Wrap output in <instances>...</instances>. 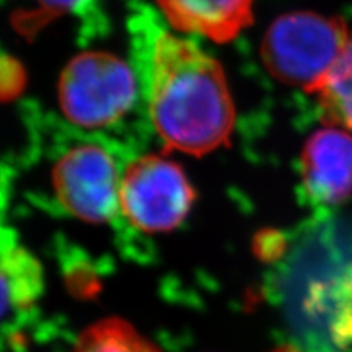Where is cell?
Listing matches in <instances>:
<instances>
[{
  "label": "cell",
  "mask_w": 352,
  "mask_h": 352,
  "mask_svg": "<svg viewBox=\"0 0 352 352\" xmlns=\"http://www.w3.org/2000/svg\"><path fill=\"white\" fill-rule=\"evenodd\" d=\"M122 169L102 142L82 141L62 153L52 169V186L66 213L90 225L110 222L119 212Z\"/></svg>",
  "instance_id": "5b68a950"
},
{
  "label": "cell",
  "mask_w": 352,
  "mask_h": 352,
  "mask_svg": "<svg viewBox=\"0 0 352 352\" xmlns=\"http://www.w3.org/2000/svg\"><path fill=\"white\" fill-rule=\"evenodd\" d=\"M154 3L173 31L228 43L251 25L254 0H154Z\"/></svg>",
  "instance_id": "52a82bcc"
},
{
  "label": "cell",
  "mask_w": 352,
  "mask_h": 352,
  "mask_svg": "<svg viewBox=\"0 0 352 352\" xmlns=\"http://www.w3.org/2000/svg\"><path fill=\"white\" fill-rule=\"evenodd\" d=\"M270 352H300V351L296 349L295 346H292V345H279V346H276L274 349H272Z\"/></svg>",
  "instance_id": "7c38bea8"
},
{
  "label": "cell",
  "mask_w": 352,
  "mask_h": 352,
  "mask_svg": "<svg viewBox=\"0 0 352 352\" xmlns=\"http://www.w3.org/2000/svg\"><path fill=\"white\" fill-rule=\"evenodd\" d=\"M305 195L318 206H338L352 195V134L326 125L308 137L301 153Z\"/></svg>",
  "instance_id": "8992f818"
},
{
  "label": "cell",
  "mask_w": 352,
  "mask_h": 352,
  "mask_svg": "<svg viewBox=\"0 0 352 352\" xmlns=\"http://www.w3.org/2000/svg\"><path fill=\"white\" fill-rule=\"evenodd\" d=\"M71 352H163L122 317H106L87 326Z\"/></svg>",
  "instance_id": "9c48e42d"
},
{
  "label": "cell",
  "mask_w": 352,
  "mask_h": 352,
  "mask_svg": "<svg viewBox=\"0 0 352 352\" xmlns=\"http://www.w3.org/2000/svg\"><path fill=\"white\" fill-rule=\"evenodd\" d=\"M34 5L19 10L12 16V25L18 34L31 38L53 21L82 9L87 0H32Z\"/></svg>",
  "instance_id": "8fae6325"
},
{
  "label": "cell",
  "mask_w": 352,
  "mask_h": 352,
  "mask_svg": "<svg viewBox=\"0 0 352 352\" xmlns=\"http://www.w3.org/2000/svg\"><path fill=\"white\" fill-rule=\"evenodd\" d=\"M195 198L179 163L163 154H142L122 168L119 213L141 232H172L188 217Z\"/></svg>",
  "instance_id": "277c9868"
},
{
  "label": "cell",
  "mask_w": 352,
  "mask_h": 352,
  "mask_svg": "<svg viewBox=\"0 0 352 352\" xmlns=\"http://www.w3.org/2000/svg\"><path fill=\"white\" fill-rule=\"evenodd\" d=\"M316 94L326 125L344 128L352 134V34Z\"/></svg>",
  "instance_id": "30bf717a"
},
{
  "label": "cell",
  "mask_w": 352,
  "mask_h": 352,
  "mask_svg": "<svg viewBox=\"0 0 352 352\" xmlns=\"http://www.w3.org/2000/svg\"><path fill=\"white\" fill-rule=\"evenodd\" d=\"M140 94L135 69L106 52H84L75 56L59 80L62 112L82 129L115 126L135 106Z\"/></svg>",
  "instance_id": "3957f363"
},
{
  "label": "cell",
  "mask_w": 352,
  "mask_h": 352,
  "mask_svg": "<svg viewBox=\"0 0 352 352\" xmlns=\"http://www.w3.org/2000/svg\"><path fill=\"white\" fill-rule=\"evenodd\" d=\"M43 286L44 278L40 261L15 235L5 230L2 241L3 318L9 313L30 310L41 296Z\"/></svg>",
  "instance_id": "ba28073f"
},
{
  "label": "cell",
  "mask_w": 352,
  "mask_h": 352,
  "mask_svg": "<svg viewBox=\"0 0 352 352\" xmlns=\"http://www.w3.org/2000/svg\"><path fill=\"white\" fill-rule=\"evenodd\" d=\"M351 34L342 19L314 12L279 16L261 41V59L280 82L316 94Z\"/></svg>",
  "instance_id": "7a4b0ae2"
},
{
  "label": "cell",
  "mask_w": 352,
  "mask_h": 352,
  "mask_svg": "<svg viewBox=\"0 0 352 352\" xmlns=\"http://www.w3.org/2000/svg\"><path fill=\"white\" fill-rule=\"evenodd\" d=\"M131 32L141 94L166 151L200 157L229 146L235 104L220 63L154 14H138Z\"/></svg>",
  "instance_id": "6da1fadb"
}]
</instances>
